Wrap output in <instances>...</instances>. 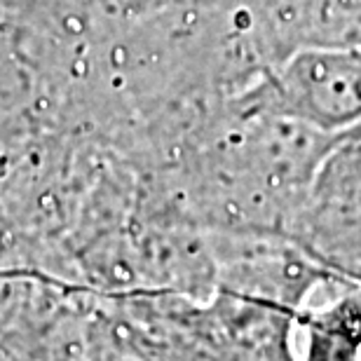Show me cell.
<instances>
[{"mask_svg":"<svg viewBox=\"0 0 361 361\" xmlns=\"http://www.w3.org/2000/svg\"><path fill=\"white\" fill-rule=\"evenodd\" d=\"M286 240L348 284H361V122L336 134Z\"/></svg>","mask_w":361,"mask_h":361,"instance_id":"obj_1","label":"cell"},{"mask_svg":"<svg viewBox=\"0 0 361 361\" xmlns=\"http://www.w3.org/2000/svg\"><path fill=\"white\" fill-rule=\"evenodd\" d=\"M244 99L324 134H341L361 122V42L295 49L244 90Z\"/></svg>","mask_w":361,"mask_h":361,"instance_id":"obj_2","label":"cell"},{"mask_svg":"<svg viewBox=\"0 0 361 361\" xmlns=\"http://www.w3.org/2000/svg\"><path fill=\"white\" fill-rule=\"evenodd\" d=\"M300 361H361V284H338L319 305L298 314Z\"/></svg>","mask_w":361,"mask_h":361,"instance_id":"obj_3","label":"cell"}]
</instances>
